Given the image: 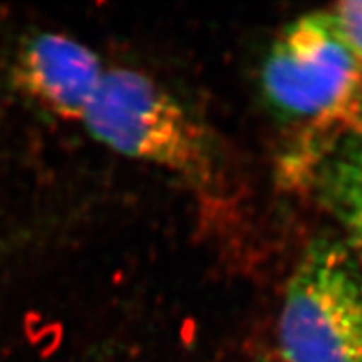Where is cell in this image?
<instances>
[{
  "label": "cell",
  "instance_id": "6da1fadb",
  "mask_svg": "<svg viewBox=\"0 0 362 362\" xmlns=\"http://www.w3.org/2000/svg\"><path fill=\"white\" fill-rule=\"evenodd\" d=\"M272 111L304 131L292 173H305L325 149L362 134V64L330 19L309 13L287 25L262 67Z\"/></svg>",
  "mask_w": 362,
  "mask_h": 362
},
{
  "label": "cell",
  "instance_id": "7a4b0ae2",
  "mask_svg": "<svg viewBox=\"0 0 362 362\" xmlns=\"http://www.w3.org/2000/svg\"><path fill=\"white\" fill-rule=\"evenodd\" d=\"M81 121L99 141L134 160L206 183L214 171L208 136L160 84L138 71H104Z\"/></svg>",
  "mask_w": 362,
  "mask_h": 362
},
{
  "label": "cell",
  "instance_id": "3957f363",
  "mask_svg": "<svg viewBox=\"0 0 362 362\" xmlns=\"http://www.w3.org/2000/svg\"><path fill=\"white\" fill-rule=\"evenodd\" d=\"M279 337L287 362H362V267L334 238L312 242L288 282Z\"/></svg>",
  "mask_w": 362,
  "mask_h": 362
},
{
  "label": "cell",
  "instance_id": "277c9868",
  "mask_svg": "<svg viewBox=\"0 0 362 362\" xmlns=\"http://www.w3.org/2000/svg\"><path fill=\"white\" fill-rule=\"evenodd\" d=\"M27 86L54 111L81 119L103 78V66L86 45L59 34H40L27 45Z\"/></svg>",
  "mask_w": 362,
  "mask_h": 362
},
{
  "label": "cell",
  "instance_id": "5b68a950",
  "mask_svg": "<svg viewBox=\"0 0 362 362\" xmlns=\"http://www.w3.org/2000/svg\"><path fill=\"white\" fill-rule=\"evenodd\" d=\"M324 202L349 232L354 255L362 267V134L346 136L317 161Z\"/></svg>",
  "mask_w": 362,
  "mask_h": 362
},
{
  "label": "cell",
  "instance_id": "8992f818",
  "mask_svg": "<svg viewBox=\"0 0 362 362\" xmlns=\"http://www.w3.org/2000/svg\"><path fill=\"white\" fill-rule=\"evenodd\" d=\"M329 16L344 42L349 45L362 64V0L337 4Z\"/></svg>",
  "mask_w": 362,
  "mask_h": 362
}]
</instances>
